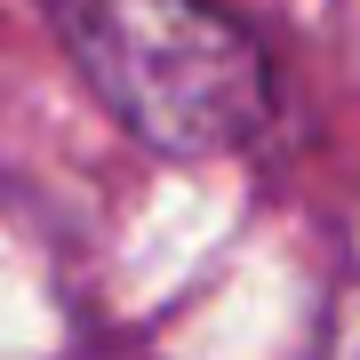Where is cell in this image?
Listing matches in <instances>:
<instances>
[{
	"label": "cell",
	"instance_id": "1",
	"mask_svg": "<svg viewBox=\"0 0 360 360\" xmlns=\"http://www.w3.org/2000/svg\"><path fill=\"white\" fill-rule=\"evenodd\" d=\"M96 104L160 160H224L272 129V56L217 0H49Z\"/></svg>",
	"mask_w": 360,
	"mask_h": 360
},
{
	"label": "cell",
	"instance_id": "2",
	"mask_svg": "<svg viewBox=\"0 0 360 360\" xmlns=\"http://www.w3.org/2000/svg\"><path fill=\"white\" fill-rule=\"evenodd\" d=\"M328 360H360V288L345 296V312H336V336H328Z\"/></svg>",
	"mask_w": 360,
	"mask_h": 360
}]
</instances>
